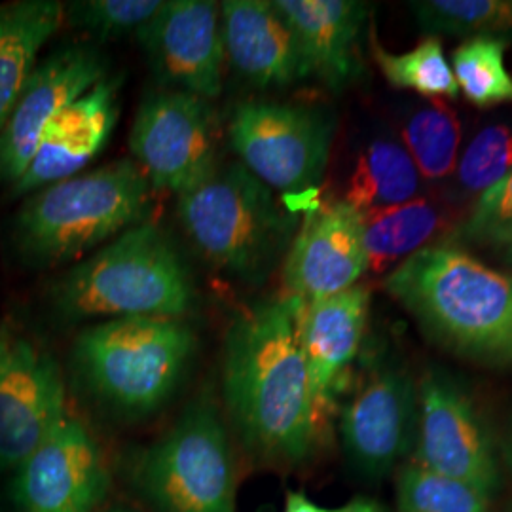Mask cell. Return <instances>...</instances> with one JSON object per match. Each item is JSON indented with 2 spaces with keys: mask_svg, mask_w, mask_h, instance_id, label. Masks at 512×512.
I'll use <instances>...</instances> for the list:
<instances>
[{
  "mask_svg": "<svg viewBox=\"0 0 512 512\" xmlns=\"http://www.w3.org/2000/svg\"><path fill=\"white\" fill-rule=\"evenodd\" d=\"M370 48L385 80L393 88L412 90L431 99L458 97V82L439 38H427L408 52L391 54L380 44L374 29H370Z\"/></svg>",
  "mask_w": 512,
  "mask_h": 512,
  "instance_id": "24",
  "label": "cell"
},
{
  "mask_svg": "<svg viewBox=\"0 0 512 512\" xmlns=\"http://www.w3.org/2000/svg\"><path fill=\"white\" fill-rule=\"evenodd\" d=\"M217 112L192 93H150L137 110L129 148L150 188L177 196L194 190L219 167Z\"/></svg>",
  "mask_w": 512,
  "mask_h": 512,
  "instance_id": "9",
  "label": "cell"
},
{
  "mask_svg": "<svg viewBox=\"0 0 512 512\" xmlns=\"http://www.w3.org/2000/svg\"><path fill=\"white\" fill-rule=\"evenodd\" d=\"M359 215L368 270L374 272H384L399 260L418 253L423 249L421 245L433 238L446 222L440 205L425 198Z\"/></svg>",
  "mask_w": 512,
  "mask_h": 512,
  "instance_id": "22",
  "label": "cell"
},
{
  "mask_svg": "<svg viewBox=\"0 0 512 512\" xmlns=\"http://www.w3.org/2000/svg\"><path fill=\"white\" fill-rule=\"evenodd\" d=\"M509 42L503 38L465 40L454 52V76L469 103L490 109L512 103V74L505 65Z\"/></svg>",
  "mask_w": 512,
  "mask_h": 512,
  "instance_id": "25",
  "label": "cell"
},
{
  "mask_svg": "<svg viewBox=\"0 0 512 512\" xmlns=\"http://www.w3.org/2000/svg\"><path fill=\"white\" fill-rule=\"evenodd\" d=\"M442 348L480 365L512 368V277L458 247L429 245L384 283Z\"/></svg>",
  "mask_w": 512,
  "mask_h": 512,
  "instance_id": "2",
  "label": "cell"
},
{
  "mask_svg": "<svg viewBox=\"0 0 512 512\" xmlns=\"http://www.w3.org/2000/svg\"><path fill=\"white\" fill-rule=\"evenodd\" d=\"M109 488L103 454L84 423L65 416L18 467L21 512H95Z\"/></svg>",
  "mask_w": 512,
  "mask_h": 512,
  "instance_id": "14",
  "label": "cell"
},
{
  "mask_svg": "<svg viewBox=\"0 0 512 512\" xmlns=\"http://www.w3.org/2000/svg\"><path fill=\"white\" fill-rule=\"evenodd\" d=\"M418 399L410 376L399 368L374 372L349 399L340 435L351 467L368 478L385 476L416 446Z\"/></svg>",
  "mask_w": 512,
  "mask_h": 512,
  "instance_id": "15",
  "label": "cell"
},
{
  "mask_svg": "<svg viewBox=\"0 0 512 512\" xmlns=\"http://www.w3.org/2000/svg\"><path fill=\"white\" fill-rule=\"evenodd\" d=\"M63 317L181 319L196 304L183 255L162 228L141 222L61 275L52 291Z\"/></svg>",
  "mask_w": 512,
  "mask_h": 512,
  "instance_id": "3",
  "label": "cell"
},
{
  "mask_svg": "<svg viewBox=\"0 0 512 512\" xmlns=\"http://www.w3.org/2000/svg\"><path fill=\"white\" fill-rule=\"evenodd\" d=\"M158 80L207 101L222 93L224 40L217 2L169 0L137 31Z\"/></svg>",
  "mask_w": 512,
  "mask_h": 512,
  "instance_id": "13",
  "label": "cell"
},
{
  "mask_svg": "<svg viewBox=\"0 0 512 512\" xmlns=\"http://www.w3.org/2000/svg\"><path fill=\"white\" fill-rule=\"evenodd\" d=\"M370 291L355 285L302 306L300 344L310 372L319 416L329 406L342 376L357 357L366 329Z\"/></svg>",
  "mask_w": 512,
  "mask_h": 512,
  "instance_id": "19",
  "label": "cell"
},
{
  "mask_svg": "<svg viewBox=\"0 0 512 512\" xmlns=\"http://www.w3.org/2000/svg\"><path fill=\"white\" fill-rule=\"evenodd\" d=\"M416 465L494 497L499 465L475 401L448 374L433 370L420 387Z\"/></svg>",
  "mask_w": 512,
  "mask_h": 512,
  "instance_id": "10",
  "label": "cell"
},
{
  "mask_svg": "<svg viewBox=\"0 0 512 512\" xmlns=\"http://www.w3.org/2000/svg\"><path fill=\"white\" fill-rule=\"evenodd\" d=\"M368 270L361 215L346 202L310 211L285 258L289 296L310 304L355 287Z\"/></svg>",
  "mask_w": 512,
  "mask_h": 512,
  "instance_id": "16",
  "label": "cell"
},
{
  "mask_svg": "<svg viewBox=\"0 0 512 512\" xmlns=\"http://www.w3.org/2000/svg\"><path fill=\"white\" fill-rule=\"evenodd\" d=\"M283 512H385V509L378 501L366 497H357L342 507H321L302 492H289Z\"/></svg>",
  "mask_w": 512,
  "mask_h": 512,
  "instance_id": "32",
  "label": "cell"
},
{
  "mask_svg": "<svg viewBox=\"0 0 512 512\" xmlns=\"http://www.w3.org/2000/svg\"><path fill=\"white\" fill-rule=\"evenodd\" d=\"M332 137L329 112L306 105L245 101L228 122V139L239 164L268 188L293 196L321 183Z\"/></svg>",
  "mask_w": 512,
  "mask_h": 512,
  "instance_id": "8",
  "label": "cell"
},
{
  "mask_svg": "<svg viewBox=\"0 0 512 512\" xmlns=\"http://www.w3.org/2000/svg\"><path fill=\"white\" fill-rule=\"evenodd\" d=\"M65 416L54 357L29 338L0 330V465L19 467Z\"/></svg>",
  "mask_w": 512,
  "mask_h": 512,
  "instance_id": "12",
  "label": "cell"
},
{
  "mask_svg": "<svg viewBox=\"0 0 512 512\" xmlns=\"http://www.w3.org/2000/svg\"><path fill=\"white\" fill-rule=\"evenodd\" d=\"M160 0H80L65 6L74 27L95 38H116L139 31L158 14Z\"/></svg>",
  "mask_w": 512,
  "mask_h": 512,
  "instance_id": "29",
  "label": "cell"
},
{
  "mask_svg": "<svg viewBox=\"0 0 512 512\" xmlns=\"http://www.w3.org/2000/svg\"><path fill=\"white\" fill-rule=\"evenodd\" d=\"M224 54L256 88H285L304 78L296 40L274 2L226 0L220 4Z\"/></svg>",
  "mask_w": 512,
  "mask_h": 512,
  "instance_id": "20",
  "label": "cell"
},
{
  "mask_svg": "<svg viewBox=\"0 0 512 512\" xmlns=\"http://www.w3.org/2000/svg\"><path fill=\"white\" fill-rule=\"evenodd\" d=\"M107 512H126V511H122V509H112V511H107Z\"/></svg>",
  "mask_w": 512,
  "mask_h": 512,
  "instance_id": "35",
  "label": "cell"
},
{
  "mask_svg": "<svg viewBox=\"0 0 512 512\" xmlns=\"http://www.w3.org/2000/svg\"><path fill=\"white\" fill-rule=\"evenodd\" d=\"M63 19L65 4L55 0H19L0 6V129L35 71L40 50L59 31Z\"/></svg>",
  "mask_w": 512,
  "mask_h": 512,
  "instance_id": "21",
  "label": "cell"
},
{
  "mask_svg": "<svg viewBox=\"0 0 512 512\" xmlns=\"http://www.w3.org/2000/svg\"><path fill=\"white\" fill-rule=\"evenodd\" d=\"M512 171V128L482 129L459 160L458 179L467 192H486Z\"/></svg>",
  "mask_w": 512,
  "mask_h": 512,
  "instance_id": "30",
  "label": "cell"
},
{
  "mask_svg": "<svg viewBox=\"0 0 512 512\" xmlns=\"http://www.w3.org/2000/svg\"><path fill=\"white\" fill-rule=\"evenodd\" d=\"M148 205L145 173L124 158L33 192L14 219V241L33 264H69L145 222Z\"/></svg>",
  "mask_w": 512,
  "mask_h": 512,
  "instance_id": "4",
  "label": "cell"
},
{
  "mask_svg": "<svg viewBox=\"0 0 512 512\" xmlns=\"http://www.w3.org/2000/svg\"><path fill=\"white\" fill-rule=\"evenodd\" d=\"M503 456H505V461H507V465H509L512 473V420L511 425H509V431H507L505 446H503Z\"/></svg>",
  "mask_w": 512,
  "mask_h": 512,
  "instance_id": "33",
  "label": "cell"
},
{
  "mask_svg": "<svg viewBox=\"0 0 512 512\" xmlns=\"http://www.w3.org/2000/svg\"><path fill=\"white\" fill-rule=\"evenodd\" d=\"M505 249H507V262L512 266V243L509 247H505Z\"/></svg>",
  "mask_w": 512,
  "mask_h": 512,
  "instance_id": "34",
  "label": "cell"
},
{
  "mask_svg": "<svg viewBox=\"0 0 512 512\" xmlns=\"http://www.w3.org/2000/svg\"><path fill=\"white\" fill-rule=\"evenodd\" d=\"M492 497L454 478L406 465L397 480V512H492Z\"/></svg>",
  "mask_w": 512,
  "mask_h": 512,
  "instance_id": "28",
  "label": "cell"
},
{
  "mask_svg": "<svg viewBox=\"0 0 512 512\" xmlns=\"http://www.w3.org/2000/svg\"><path fill=\"white\" fill-rule=\"evenodd\" d=\"M196 334L175 317H122L82 330L74 342L80 380L114 414L141 418L181 384Z\"/></svg>",
  "mask_w": 512,
  "mask_h": 512,
  "instance_id": "5",
  "label": "cell"
},
{
  "mask_svg": "<svg viewBox=\"0 0 512 512\" xmlns=\"http://www.w3.org/2000/svg\"><path fill=\"white\" fill-rule=\"evenodd\" d=\"M287 21L302 63V74L315 76L340 92L363 71L359 40L365 4L353 0H274Z\"/></svg>",
  "mask_w": 512,
  "mask_h": 512,
  "instance_id": "18",
  "label": "cell"
},
{
  "mask_svg": "<svg viewBox=\"0 0 512 512\" xmlns=\"http://www.w3.org/2000/svg\"><path fill=\"white\" fill-rule=\"evenodd\" d=\"M133 480L156 512H236V467L209 393L139 456Z\"/></svg>",
  "mask_w": 512,
  "mask_h": 512,
  "instance_id": "7",
  "label": "cell"
},
{
  "mask_svg": "<svg viewBox=\"0 0 512 512\" xmlns=\"http://www.w3.org/2000/svg\"><path fill=\"white\" fill-rule=\"evenodd\" d=\"M179 220L207 262L245 283L272 274L293 230L272 190L239 162L179 196Z\"/></svg>",
  "mask_w": 512,
  "mask_h": 512,
  "instance_id": "6",
  "label": "cell"
},
{
  "mask_svg": "<svg viewBox=\"0 0 512 512\" xmlns=\"http://www.w3.org/2000/svg\"><path fill=\"white\" fill-rule=\"evenodd\" d=\"M120 80L107 76L63 110L44 131L37 152L14 186V194H33L48 184L78 175L105 148L118 122Z\"/></svg>",
  "mask_w": 512,
  "mask_h": 512,
  "instance_id": "17",
  "label": "cell"
},
{
  "mask_svg": "<svg viewBox=\"0 0 512 512\" xmlns=\"http://www.w3.org/2000/svg\"><path fill=\"white\" fill-rule=\"evenodd\" d=\"M406 152L425 179L448 177L458 164L461 126L458 114L442 103L416 110L404 124Z\"/></svg>",
  "mask_w": 512,
  "mask_h": 512,
  "instance_id": "27",
  "label": "cell"
},
{
  "mask_svg": "<svg viewBox=\"0 0 512 512\" xmlns=\"http://www.w3.org/2000/svg\"><path fill=\"white\" fill-rule=\"evenodd\" d=\"M456 238L478 245H511L512 171L478 198L467 220L459 226Z\"/></svg>",
  "mask_w": 512,
  "mask_h": 512,
  "instance_id": "31",
  "label": "cell"
},
{
  "mask_svg": "<svg viewBox=\"0 0 512 512\" xmlns=\"http://www.w3.org/2000/svg\"><path fill=\"white\" fill-rule=\"evenodd\" d=\"M304 302L285 296L255 304L228 327L222 395L243 446L255 458L296 465L310 456L319 410L300 344Z\"/></svg>",
  "mask_w": 512,
  "mask_h": 512,
  "instance_id": "1",
  "label": "cell"
},
{
  "mask_svg": "<svg viewBox=\"0 0 512 512\" xmlns=\"http://www.w3.org/2000/svg\"><path fill=\"white\" fill-rule=\"evenodd\" d=\"M421 29L456 37L512 38L509 0H423L410 2Z\"/></svg>",
  "mask_w": 512,
  "mask_h": 512,
  "instance_id": "26",
  "label": "cell"
},
{
  "mask_svg": "<svg viewBox=\"0 0 512 512\" xmlns=\"http://www.w3.org/2000/svg\"><path fill=\"white\" fill-rule=\"evenodd\" d=\"M107 76L109 61L95 44L65 46L38 63L0 129V179L18 183L44 131Z\"/></svg>",
  "mask_w": 512,
  "mask_h": 512,
  "instance_id": "11",
  "label": "cell"
},
{
  "mask_svg": "<svg viewBox=\"0 0 512 512\" xmlns=\"http://www.w3.org/2000/svg\"><path fill=\"white\" fill-rule=\"evenodd\" d=\"M420 183V171L406 148L391 139H376L359 154L344 202L357 213L385 209L416 200Z\"/></svg>",
  "mask_w": 512,
  "mask_h": 512,
  "instance_id": "23",
  "label": "cell"
}]
</instances>
